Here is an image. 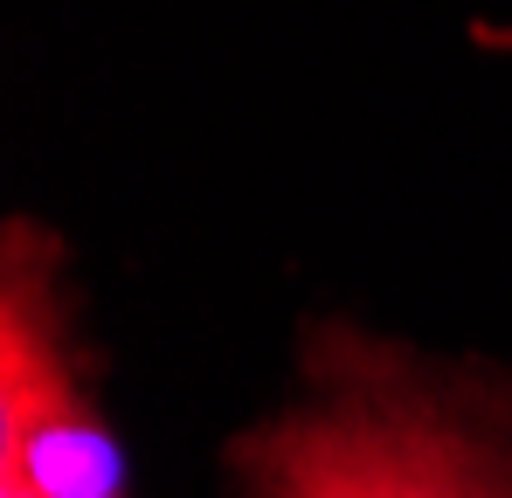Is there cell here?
Wrapping results in <instances>:
<instances>
[{
  "instance_id": "6da1fadb",
  "label": "cell",
  "mask_w": 512,
  "mask_h": 498,
  "mask_svg": "<svg viewBox=\"0 0 512 498\" xmlns=\"http://www.w3.org/2000/svg\"><path fill=\"white\" fill-rule=\"evenodd\" d=\"M243 498H512V415L485 388L326 332L312 395L229 450Z\"/></svg>"
},
{
  "instance_id": "7a4b0ae2",
  "label": "cell",
  "mask_w": 512,
  "mask_h": 498,
  "mask_svg": "<svg viewBox=\"0 0 512 498\" xmlns=\"http://www.w3.org/2000/svg\"><path fill=\"white\" fill-rule=\"evenodd\" d=\"M0 305V485L35 498H118V443L70 374L49 256L28 243V229L7 243Z\"/></svg>"
},
{
  "instance_id": "3957f363",
  "label": "cell",
  "mask_w": 512,
  "mask_h": 498,
  "mask_svg": "<svg viewBox=\"0 0 512 498\" xmlns=\"http://www.w3.org/2000/svg\"><path fill=\"white\" fill-rule=\"evenodd\" d=\"M0 498H35V492H21V485H0Z\"/></svg>"
}]
</instances>
